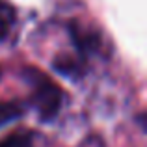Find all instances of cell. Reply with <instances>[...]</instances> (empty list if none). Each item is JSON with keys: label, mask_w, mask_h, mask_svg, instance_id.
<instances>
[{"label": "cell", "mask_w": 147, "mask_h": 147, "mask_svg": "<svg viewBox=\"0 0 147 147\" xmlns=\"http://www.w3.org/2000/svg\"><path fill=\"white\" fill-rule=\"evenodd\" d=\"M22 112L24 110L19 102H0V127L19 119Z\"/></svg>", "instance_id": "cell-3"}, {"label": "cell", "mask_w": 147, "mask_h": 147, "mask_svg": "<svg viewBox=\"0 0 147 147\" xmlns=\"http://www.w3.org/2000/svg\"><path fill=\"white\" fill-rule=\"evenodd\" d=\"M13 22H15V9L6 0H0V39L7 36Z\"/></svg>", "instance_id": "cell-2"}, {"label": "cell", "mask_w": 147, "mask_h": 147, "mask_svg": "<svg viewBox=\"0 0 147 147\" xmlns=\"http://www.w3.org/2000/svg\"><path fill=\"white\" fill-rule=\"evenodd\" d=\"M30 82H32V104L37 110L41 119L49 121L60 112L63 93L61 90L49 78L37 71H30Z\"/></svg>", "instance_id": "cell-1"}, {"label": "cell", "mask_w": 147, "mask_h": 147, "mask_svg": "<svg viewBox=\"0 0 147 147\" xmlns=\"http://www.w3.org/2000/svg\"><path fill=\"white\" fill-rule=\"evenodd\" d=\"M0 147H34L32 134L28 132H15L0 140Z\"/></svg>", "instance_id": "cell-4"}]
</instances>
